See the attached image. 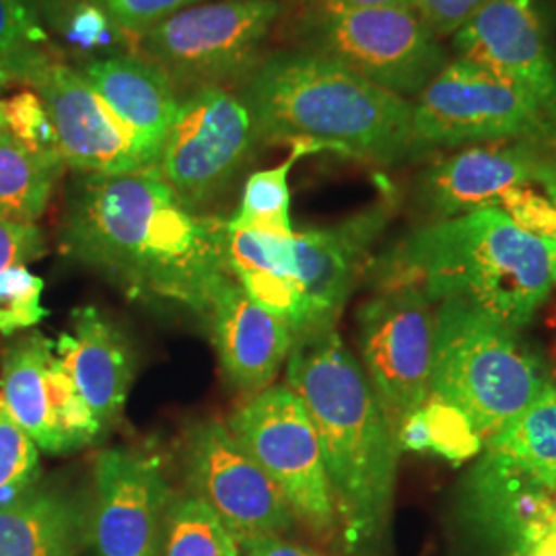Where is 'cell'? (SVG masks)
<instances>
[{
    "label": "cell",
    "instance_id": "1",
    "mask_svg": "<svg viewBox=\"0 0 556 556\" xmlns=\"http://www.w3.org/2000/svg\"><path fill=\"white\" fill-rule=\"evenodd\" d=\"M62 250L132 298L202 312L227 266V220L204 217L155 172L79 174L66 192Z\"/></svg>",
    "mask_w": 556,
    "mask_h": 556
},
{
    "label": "cell",
    "instance_id": "2",
    "mask_svg": "<svg viewBox=\"0 0 556 556\" xmlns=\"http://www.w3.org/2000/svg\"><path fill=\"white\" fill-rule=\"evenodd\" d=\"M553 241L521 229L497 206L427 220L367 268L376 291L413 289L429 303L456 301L519 332L548 298Z\"/></svg>",
    "mask_w": 556,
    "mask_h": 556
},
{
    "label": "cell",
    "instance_id": "3",
    "mask_svg": "<svg viewBox=\"0 0 556 556\" xmlns=\"http://www.w3.org/2000/svg\"><path fill=\"white\" fill-rule=\"evenodd\" d=\"M236 93L258 142L330 149L376 165L429 155L415 135L413 101L295 46L268 52Z\"/></svg>",
    "mask_w": 556,
    "mask_h": 556
},
{
    "label": "cell",
    "instance_id": "4",
    "mask_svg": "<svg viewBox=\"0 0 556 556\" xmlns=\"http://www.w3.org/2000/svg\"><path fill=\"white\" fill-rule=\"evenodd\" d=\"M287 361V388L316 427L340 536L353 553L388 526L402 454L396 427L337 330L295 342Z\"/></svg>",
    "mask_w": 556,
    "mask_h": 556
},
{
    "label": "cell",
    "instance_id": "5",
    "mask_svg": "<svg viewBox=\"0 0 556 556\" xmlns=\"http://www.w3.org/2000/svg\"><path fill=\"white\" fill-rule=\"evenodd\" d=\"M546 386L540 361L517 332L468 305L439 303L429 400L462 410L482 443L534 404Z\"/></svg>",
    "mask_w": 556,
    "mask_h": 556
},
{
    "label": "cell",
    "instance_id": "6",
    "mask_svg": "<svg viewBox=\"0 0 556 556\" xmlns=\"http://www.w3.org/2000/svg\"><path fill=\"white\" fill-rule=\"evenodd\" d=\"M295 48L334 60L404 100L415 101L452 60L413 7L298 11Z\"/></svg>",
    "mask_w": 556,
    "mask_h": 556
},
{
    "label": "cell",
    "instance_id": "7",
    "mask_svg": "<svg viewBox=\"0 0 556 556\" xmlns=\"http://www.w3.org/2000/svg\"><path fill=\"white\" fill-rule=\"evenodd\" d=\"M282 13V0L200 2L142 31L135 52L163 68L176 89L236 91L268 54Z\"/></svg>",
    "mask_w": 556,
    "mask_h": 556
},
{
    "label": "cell",
    "instance_id": "8",
    "mask_svg": "<svg viewBox=\"0 0 556 556\" xmlns=\"http://www.w3.org/2000/svg\"><path fill=\"white\" fill-rule=\"evenodd\" d=\"M227 425L277 484L295 519L324 542L340 536L318 433L307 408L291 388L270 386L250 396Z\"/></svg>",
    "mask_w": 556,
    "mask_h": 556
},
{
    "label": "cell",
    "instance_id": "9",
    "mask_svg": "<svg viewBox=\"0 0 556 556\" xmlns=\"http://www.w3.org/2000/svg\"><path fill=\"white\" fill-rule=\"evenodd\" d=\"M413 126L429 153L514 140L556 149V128L534 101L477 62L457 56L413 101Z\"/></svg>",
    "mask_w": 556,
    "mask_h": 556
},
{
    "label": "cell",
    "instance_id": "10",
    "mask_svg": "<svg viewBox=\"0 0 556 556\" xmlns=\"http://www.w3.org/2000/svg\"><path fill=\"white\" fill-rule=\"evenodd\" d=\"M256 142L250 112L238 93L202 87L179 103L155 174L186 206L202 213L229 190Z\"/></svg>",
    "mask_w": 556,
    "mask_h": 556
},
{
    "label": "cell",
    "instance_id": "11",
    "mask_svg": "<svg viewBox=\"0 0 556 556\" xmlns=\"http://www.w3.org/2000/svg\"><path fill=\"white\" fill-rule=\"evenodd\" d=\"M179 464L188 493L200 498L238 540L282 536L295 516L277 484L248 454L227 422L202 420L181 441Z\"/></svg>",
    "mask_w": 556,
    "mask_h": 556
},
{
    "label": "cell",
    "instance_id": "12",
    "mask_svg": "<svg viewBox=\"0 0 556 556\" xmlns=\"http://www.w3.org/2000/svg\"><path fill=\"white\" fill-rule=\"evenodd\" d=\"M17 80L46 103L64 165L100 176L155 172L157 157L60 52L36 60Z\"/></svg>",
    "mask_w": 556,
    "mask_h": 556
},
{
    "label": "cell",
    "instance_id": "13",
    "mask_svg": "<svg viewBox=\"0 0 556 556\" xmlns=\"http://www.w3.org/2000/svg\"><path fill=\"white\" fill-rule=\"evenodd\" d=\"M357 330L361 367L397 431L431 392L433 303L413 289L376 291L358 309Z\"/></svg>",
    "mask_w": 556,
    "mask_h": 556
},
{
    "label": "cell",
    "instance_id": "14",
    "mask_svg": "<svg viewBox=\"0 0 556 556\" xmlns=\"http://www.w3.org/2000/svg\"><path fill=\"white\" fill-rule=\"evenodd\" d=\"M0 400L46 454H71L103 435L59 357L56 344L40 332L21 337L4 351Z\"/></svg>",
    "mask_w": 556,
    "mask_h": 556
},
{
    "label": "cell",
    "instance_id": "15",
    "mask_svg": "<svg viewBox=\"0 0 556 556\" xmlns=\"http://www.w3.org/2000/svg\"><path fill=\"white\" fill-rule=\"evenodd\" d=\"M454 56L516 85L556 128V31L551 0H493L452 38Z\"/></svg>",
    "mask_w": 556,
    "mask_h": 556
},
{
    "label": "cell",
    "instance_id": "16",
    "mask_svg": "<svg viewBox=\"0 0 556 556\" xmlns=\"http://www.w3.org/2000/svg\"><path fill=\"white\" fill-rule=\"evenodd\" d=\"M172 497L160 457L101 452L87 501V546L93 556H161Z\"/></svg>",
    "mask_w": 556,
    "mask_h": 556
},
{
    "label": "cell",
    "instance_id": "17",
    "mask_svg": "<svg viewBox=\"0 0 556 556\" xmlns=\"http://www.w3.org/2000/svg\"><path fill=\"white\" fill-rule=\"evenodd\" d=\"M396 213L386 197L330 227L293 236L295 273L303 295V319L295 342L337 330L346 301L374 260L371 250Z\"/></svg>",
    "mask_w": 556,
    "mask_h": 556
},
{
    "label": "cell",
    "instance_id": "18",
    "mask_svg": "<svg viewBox=\"0 0 556 556\" xmlns=\"http://www.w3.org/2000/svg\"><path fill=\"white\" fill-rule=\"evenodd\" d=\"M556 149L528 140L477 144L433 161L418 174L415 200L429 220L497 206L509 190L538 184Z\"/></svg>",
    "mask_w": 556,
    "mask_h": 556
},
{
    "label": "cell",
    "instance_id": "19",
    "mask_svg": "<svg viewBox=\"0 0 556 556\" xmlns=\"http://www.w3.org/2000/svg\"><path fill=\"white\" fill-rule=\"evenodd\" d=\"M199 316L206 321L220 369L231 386L248 396L275 386L295 344L285 319L260 307L231 273L219 278Z\"/></svg>",
    "mask_w": 556,
    "mask_h": 556
},
{
    "label": "cell",
    "instance_id": "20",
    "mask_svg": "<svg viewBox=\"0 0 556 556\" xmlns=\"http://www.w3.org/2000/svg\"><path fill=\"white\" fill-rule=\"evenodd\" d=\"M54 344L105 433L122 415L137 374V355L126 332L98 307L85 305L73 312L71 330Z\"/></svg>",
    "mask_w": 556,
    "mask_h": 556
},
{
    "label": "cell",
    "instance_id": "21",
    "mask_svg": "<svg viewBox=\"0 0 556 556\" xmlns=\"http://www.w3.org/2000/svg\"><path fill=\"white\" fill-rule=\"evenodd\" d=\"M462 509L482 536L528 555L556 526V493L482 456L462 486Z\"/></svg>",
    "mask_w": 556,
    "mask_h": 556
},
{
    "label": "cell",
    "instance_id": "22",
    "mask_svg": "<svg viewBox=\"0 0 556 556\" xmlns=\"http://www.w3.org/2000/svg\"><path fill=\"white\" fill-rule=\"evenodd\" d=\"M75 68L160 160L181 103L167 73L137 52L83 60Z\"/></svg>",
    "mask_w": 556,
    "mask_h": 556
},
{
    "label": "cell",
    "instance_id": "23",
    "mask_svg": "<svg viewBox=\"0 0 556 556\" xmlns=\"http://www.w3.org/2000/svg\"><path fill=\"white\" fill-rule=\"evenodd\" d=\"M87 548V501L38 482L0 507V556H79Z\"/></svg>",
    "mask_w": 556,
    "mask_h": 556
},
{
    "label": "cell",
    "instance_id": "24",
    "mask_svg": "<svg viewBox=\"0 0 556 556\" xmlns=\"http://www.w3.org/2000/svg\"><path fill=\"white\" fill-rule=\"evenodd\" d=\"M482 456L538 486L556 493V386L544 392L498 435Z\"/></svg>",
    "mask_w": 556,
    "mask_h": 556
},
{
    "label": "cell",
    "instance_id": "25",
    "mask_svg": "<svg viewBox=\"0 0 556 556\" xmlns=\"http://www.w3.org/2000/svg\"><path fill=\"white\" fill-rule=\"evenodd\" d=\"M62 167L59 155L31 151L0 128V217L40 219Z\"/></svg>",
    "mask_w": 556,
    "mask_h": 556
},
{
    "label": "cell",
    "instance_id": "26",
    "mask_svg": "<svg viewBox=\"0 0 556 556\" xmlns=\"http://www.w3.org/2000/svg\"><path fill=\"white\" fill-rule=\"evenodd\" d=\"M397 443L402 452H433L454 464L478 456L484 445L468 417L439 400H427L402 420Z\"/></svg>",
    "mask_w": 556,
    "mask_h": 556
},
{
    "label": "cell",
    "instance_id": "27",
    "mask_svg": "<svg viewBox=\"0 0 556 556\" xmlns=\"http://www.w3.org/2000/svg\"><path fill=\"white\" fill-rule=\"evenodd\" d=\"M305 153H309L305 147L295 144L289 160L282 161L277 167L254 172L245 181L238 215L227 220L229 227L270 236H293L295 229L291 220L289 176L293 165Z\"/></svg>",
    "mask_w": 556,
    "mask_h": 556
},
{
    "label": "cell",
    "instance_id": "28",
    "mask_svg": "<svg viewBox=\"0 0 556 556\" xmlns=\"http://www.w3.org/2000/svg\"><path fill=\"white\" fill-rule=\"evenodd\" d=\"M161 556H241V548L200 498L174 493L165 517Z\"/></svg>",
    "mask_w": 556,
    "mask_h": 556
},
{
    "label": "cell",
    "instance_id": "29",
    "mask_svg": "<svg viewBox=\"0 0 556 556\" xmlns=\"http://www.w3.org/2000/svg\"><path fill=\"white\" fill-rule=\"evenodd\" d=\"M59 52L50 41L36 0H0V60L13 79L46 54Z\"/></svg>",
    "mask_w": 556,
    "mask_h": 556
},
{
    "label": "cell",
    "instance_id": "30",
    "mask_svg": "<svg viewBox=\"0 0 556 556\" xmlns=\"http://www.w3.org/2000/svg\"><path fill=\"white\" fill-rule=\"evenodd\" d=\"M40 454L0 400V507L40 482Z\"/></svg>",
    "mask_w": 556,
    "mask_h": 556
},
{
    "label": "cell",
    "instance_id": "31",
    "mask_svg": "<svg viewBox=\"0 0 556 556\" xmlns=\"http://www.w3.org/2000/svg\"><path fill=\"white\" fill-rule=\"evenodd\" d=\"M43 280L15 266L0 273V332L11 334L31 328L46 316L41 307Z\"/></svg>",
    "mask_w": 556,
    "mask_h": 556
},
{
    "label": "cell",
    "instance_id": "32",
    "mask_svg": "<svg viewBox=\"0 0 556 556\" xmlns=\"http://www.w3.org/2000/svg\"><path fill=\"white\" fill-rule=\"evenodd\" d=\"M4 128L21 140L25 147L38 153L59 155V139L46 103L34 89L15 93L11 100L2 101Z\"/></svg>",
    "mask_w": 556,
    "mask_h": 556
},
{
    "label": "cell",
    "instance_id": "33",
    "mask_svg": "<svg viewBox=\"0 0 556 556\" xmlns=\"http://www.w3.org/2000/svg\"><path fill=\"white\" fill-rule=\"evenodd\" d=\"M132 43L155 23L208 0H91Z\"/></svg>",
    "mask_w": 556,
    "mask_h": 556
},
{
    "label": "cell",
    "instance_id": "34",
    "mask_svg": "<svg viewBox=\"0 0 556 556\" xmlns=\"http://www.w3.org/2000/svg\"><path fill=\"white\" fill-rule=\"evenodd\" d=\"M46 252V239L40 227L31 220L0 217V273L27 266Z\"/></svg>",
    "mask_w": 556,
    "mask_h": 556
},
{
    "label": "cell",
    "instance_id": "35",
    "mask_svg": "<svg viewBox=\"0 0 556 556\" xmlns=\"http://www.w3.org/2000/svg\"><path fill=\"white\" fill-rule=\"evenodd\" d=\"M491 2L493 0H413V7L427 27L443 40L454 38Z\"/></svg>",
    "mask_w": 556,
    "mask_h": 556
},
{
    "label": "cell",
    "instance_id": "36",
    "mask_svg": "<svg viewBox=\"0 0 556 556\" xmlns=\"http://www.w3.org/2000/svg\"><path fill=\"white\" fill-rule=\"evenodd\" d=\"M241 556H324L298 546L293 542L282 540V536L260 538L245 546H241Z\"/></svg>",
    "mask_w": 556,
    "mask_h": 556
},
{
    "label": "cell",
    "instance_id": "37",
    "mask_svg": "<svg viewBox=\"0 0 556 556\" xmlns=\"http://www.w3.org/2000/svg\"><path fill=\"white\" fill-rule=\"evenodd\" d=\"M293 2H298L299 11H338V9H361V7H413V0H293Z\"/></svg>",
    "mask_w": 556,
    "mask_h": 556
},
{
    "label": "cell",
    "instance_id": "38",
    "mask_svg": "<svg viewBox=\"0 0 556 556\" xmlns=\"http://www.w3.org/2000/svg\"><path fill=\"white\" fill-rule=\"evenodd\" d=\"M538 184L546 190V197L553 200V204L556 206V153L551 157V160L546 161V165L542 167L540 178H538ZM553 268H555L556 280V241L555 248H553Z\"/></svg>",
    "mask_w": 556,
    "mask_h": 556
},
{
    "label": "cell",
    "instance_id": "39",
    "mask_svg": "<svg viewBox=\"0 0 556 556\" xmlns=\"http://www.w3.org/2000/svg\"><path fill=\"white\" fill-rule=\"evenodd\" d=\"M523 556H556V526L538 542L536 546Z\"/></svg>",
    "mask_w": 556,
    "mask_h": 556
},
{
    "label": "cell",
    "instance_id": "40",
    "mask_svg": "<svg viewBox=\"0 0 556 556\" xmlns=\"http://www.w3.org/2000/svg\"><path fill=\"white\" fill-rule=\"evenodd\" d=\"M11 79H13V77H11V73L7 71V66H4V64H2V60H0V85H7Z\"/></svg>",
    "mask_w": 556,
    "mask_h": 556
},
{
    "label": "cell",
    "instance_id": "41",
    "mask_svg": "<svg viewBox=\"0 0 556 556\" xmlns=\"http://www.w3.org/2000/svg\"><path fill=\"white\" fill-rule=\"evenodd\" d=\"M0 128H4V114H2V101H0Z\"/></svg>",
    "mask_w": 556,
    "mask_h": 556
}]
</instances>
